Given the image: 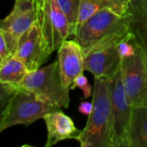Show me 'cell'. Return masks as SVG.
Masks as SVG:
<instances>
[{
    "instance_id": "ffe728a7",
    "label": "cell",
    "mask_w": 147,
    "mask_h": 147,
    "mask_svg": "<svg viewBox=\"0 0 147 147\" xmlns=\"http://www.w3.org/2000/svg\"><path fill=\"white\" fill-rule=\"evenodd\" d=\"M93 109V103L90 102H81L78 106V111L84 115H90Z\"/></svg>"
},
{
    "instance_id": "277c9868",
    "label": "cell",
    "mask_w": 147,
    "mask_h": 147,
    "mask_svg": "<svg viewBox=\"0 0 147 147\" xmlns=\"http://www.w3.org/2000/svg\"><path fill=\"white\" fill-rule=\"evenodd\" d=\"M127 28L128 23L125 15L121 16L105 8L78 25L73 36L84 53H87L96 45Z\"/></svg>"
},
{
    "instance_id": "7a4b0ae2",
    "label": "cell",
    "mask_w": 147,
    "mask_h": 147,
    "mask_svg": "<svg viewBox=\"0 0 147 147\" xmlns=\"http://www.w3.org/2000/svg\"><path fill=\"white\" fill-rule=\"evenodd\" d=\"M17 90L33 93L42 101L61 109H67L70 104L71 89L62 84L58 60L29 71Z\"/></svg>"
},
{
    "instance_id": "ac0fdd59",
    "label": "cell",
    "mask_w": 147,
    "mask_h": 147,
    "mask_svg": "<svg viewBox=\"0 0 147 147\" xmlns=\"http://www.w3.org/2000/svg\"><path fill=\"white\" fill-rule=\"evenodd\" d=\"M61 9L65 12L73 32V35L77 29L78 11L81 0H57Z\"/></svg>"
},
{
    "instance_id": "8fae6325",
    "label": "cell",
    "mask_w": 147,
    "mask_h": 147,
    "mask_svg": "<svg viewBox=\"0 0 147 147\" xmlns=\"http://www.w3.org/2000/svg\"><path fill=\"white\" fill-rule=\"evenodd\" d=\"M38 20V7L30 0H16L11 12L1 21L0 28L20 37Z\"/></svg>"
},
{
    "instance_id": "ba28073f",
    "label": "cell",
    "mask_w": 147,
    "mask_h": 147,
    "mask_svg": "<svg viewBox=\"0 0 147 147\" xmlns=\"http://www.w3.org/2000/svg\"><path fill=\"white\" fill-rule=\"evenodd\" d=\"M38 21L51 53L58 50L73 32L57 0H41L37 5Z\"/></svg>"
},
{
    "instance_id": "5b68a950",
    "label": "cell",
    "mask_w": 147,
    "mask_h": 147,
    "mask_svg": "<svg viewBox=\"0 0 147 147\" xmlns=\"http://www.w3.org/2000/svg\"><path fill=\"white\" fill-rule=\"evenodd\" d=\"M110 144L111 147H127L128 133L134 107L123 86L121 69L110 79Z\"/></svg>"
},
{
    "instance_id": "4fadbf2b",
    "label": "cell",
    "mask_w": 147,
    "mask_h": 147,
    "mask_svg": "<svg viewBox=\"0 0 147 147\" xmlns=\"http://www.w3.org/2000/svg\"><path fill=\"white\" fill-rule=\"evenodd\" d=\"M125 16L132 35L147 58V0H129Z\"/></svg>"
},
{
    "instance_id": "30bf717a",
    "label": "cell",
    "mask_w": 147,
    "mask_h": 147,
    "mask_svg": "<svg viewBox=\"0 0 147 147\" xmlns=\"http://www.w3.org/2000/svg\"><path fill=\"white\" fill-rule=\"evenodd\" d=\"M85 53L74 39L65 40L58 49V63L62 84L71 89L75 79L84 74Z\"/></svg>"
},
{
    "instance_id": "9a60e30c",
    "label": "cell",
    "mask_w": 147,
    "mask_h": 147,
    "mask_svg": "<svg viewBox=\"0 0 147 147\" xmlns=\"http://www.w3.org/2000/svg\"><path fill=\"white\" fill-rule=\"evenodd\" d=\"M29 72L26 65L16 57L0 65V83L19 85Z\"/></svg>"
},
{
    "instance_id": "52a82bcc",
    "label": "cell",
    "mask_w": 147,
    "mask_h": 147,
    "mask_svg": "<svg viewBox=\"0 0 147 147\" xmlns=\"http://www.w3.org/2000/svg\"><path fill=\"white\" fill-rule=\"evenodd\" d=\"M121 71L132 106L147 105V58L138 44L134 54L122 59Z\"/></svg>"
},
{
    "instance_id": "d6986e66",
    "label": "cell",
    "mask_w": 147,
    "mask_h": 147,
    "mask_svg": "<svg viewBox=\"0 0 147 147\" xmlns=\"http://www.w3.org/2000/svg\"><path fill=\"white\" fill-rule=\"evenodd\" d=\"M75 88H79L83 90L84 97L85 99L89 98L93 94L92 88L88 82V78L84 74L78 76L73 82L72 85L71 86V90H74Z\"/></svg>"
},
{
    "instance_id": "e0dca14e",
    "label": "cell",
    "mask_w": 147,
    "mask_h": 147,
    "mask_svg": "<svg viewBox=\"0 0 147 147\" xmlns=\"http://www.w3.org/2000/svg\"><path fill=\"white\" fill-rule=\"evenodd\" d=\"M105 8H107L105 0H81L78 11V25L82 24L95 13Z\"/></svg>"
},
{
    "instance_id": "9c48e42d",
    "label": "cell",
    "mask_w": 147,
    "mask_h": 147,
    "mask_svg": "<svg viewBox=\"0 0 147 147\" xmlns=\"http://www.w3.org/2000/svg\"><path fill=\"white\" fill-rule=\"evenodd\" d=\"M51 53L37 20L19 37L15 57L20 59L29 71H32L41 67Z\"/></svg>"
},
{
    "instance_id": "44dd1931",
    "label": "cell",
    "mask_w": 147,
    "mask_h": 147,
    "mask_svg": "<svg viewBox=\"0 0 147 147\" xmlns=\"http://www.w3.org/2000/svg\"><path fill=\"white\" fill-rule=\"evenodd\" d=\"M30 1H34V2H35L37 5H38V4H39L40 2H41V0H30Z\"/></svg>"
},
{
    "instance_id": "2e32d148",
    "label": "cell",
    "mask_w": 147,
    "mask_h": 147,
    "mask_svg": "<svg viewBox=\"0 0 147 147\" xmlns=\"http://www.w3.org/2000/svg\"><path fill=\"white\" fill-rule=\"evenodd\" d=\"M0 65L15 57L18 47L19 37L13 33L0 28Z\"/></svg>"
},
{
    "instance_id": "8992f818",
    "label": "cell",
    "mask_w": 147,
    "mask_h": 147,
    "mask_svg": "<svg viewBox=\"0 0 147 147\" xmlns=\"http://www.w3.org/2000/svg\"><path fill=\"white\" fill-rule=\"evenodd\" d=\"M131 34L128 28L92 47L85 53V71L92 73L95 78H113L120 71L122 61L118 45Z\"/></svg>"
},
{
    "instance_id": "5bb4252c",
    "label": "cell",
    "mask_w": 147,
    "mask_h": 147,
    "mask_svg": "<svg viewBox=\"0 0 147 147\" xmlns=\"http://www.w3.org/2000/svg\"><path fill=\"white\" fill-rule=\"evenodd\" d=\"M127 147H147V105L133 109Z\"/></svg>"
},
{
    "instance_id": "3957f363",
    "label": "cell",
    "mask_w": 147,
    "mask_h": 147,
    "mask_svg": "<svg viewBox=\"0 0 147 147\" xmlns=\"http://www.w3.org/2000/svg\"><path fill=\"white\" fill-rule=\"evenodd\" d=\"M59 109L61 108L42 101L33 93L20 90L9 98L2 109L0 133L16 125L28 127L43 119L47 114Z\"/></svg>"
},
{
    "instance_id": "7c38bea8",
    "label": "cell",
    "mask_w": 147,
    "mask_h": 147,
    "mask_svg": "<svg viewBox=\"0 0 147 147\" xmlns=\"http://www.w3.org/2000/svg\"><path fill=\"white\" fill-rule=\"evenodd\" d=\"M43 120L47 131L46 147L53 146L65 140L78 141L82 130L77 128L71 118L64 114L61 109L47 114Z\"/></svg>"
},
{
    "instance_id": "6da1fadb",
    "label": "cell",
    "mask_w": 147,
    "mask_h": 147,
    "mask_svg": "<svg viewBox=\"0 0 147 147\" xmlns=\"http://www.w3.org/2000/svg\"><path fill=\"white\" fill-rule=\"evenodd\" d=\"M93 109L78 142L81 147H111L110 144V79L95 78Z\"/></svg>"
}]
</instances>
